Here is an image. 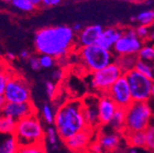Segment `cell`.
Returning a JSON list of instances; mask_svg holds the SVG:
<instances>
[{
    "label": "cell",
    "instance_id": "cell-1",
    "mask_svg": "<svg viewBox=\"0 0 154 153\" xmlns=\"http://www.w3.org/2000/svg\"><path fill=\"white\" fill-rule=\"evenodd\" d=\"M76 34L69 26H53L38 29L34 36V47L41 55L52 58L66 57L76 46Z\"/></svg>",
    "mask_w": 154,
    "mask_h": 153
},
{
    "label": "cell",
    "instance_id": "cell-2",
    "mask_svg": "<svg viewBox=\"0 0 154 153\" xmlns=\"http://www.w3.org/2000/svg\"><path fill=\"white\" fill-rule=\"evenodd\" d=\"M53 124L58 136L63 142L76 133L87 128L82 100L73 99L62 105L55 113Z\"/></svg>",
    "mask_w": 154,
    "mask_h": 153
},
{
    "label": "cell",
    "instance_id": "cell-3",
    "mask_svg": "<svg viewBox=\"0 0 154 153\" xmlns=\"http://www.w3.org/2000/svg\"><path fill=\"white\" fill-rule=\"evenodd\" d=\"M125 130L123 134L143 132L154 122L152 108L149 103L133 102L125 109Z\"/></svg>",
    "mask_w": 154,
    "mask_h": 153
},
{
    "label": "cell",
    "instance_id": "cell-4",
    "mask_svg": "<svg viewBox=\"0 0 154 153\" xmlns=\"http://www.w3.org/2000/svg\"><path fill=\"white\" fill-rule=\"evenodd\" d=\"M14 136L19 147L45 142V131L37 114L17 121Z\"/></svg>",
    "mask_w": 154,
    "mask_h": 153
},
{
    "label": "cell",
    "instance_id": "cell-5",
    "mask_svg": "<svg viewBox=\"0 0 154 153\" xmlns=\"http://www.w3.org/2000/svg\"><path fill=\"white\" fill-rule=\"evenodd\" d=\"M79 58L82 65L90 72H95L115 62V55L112 51L106 50L98 45H92L78 49Z\"/></svg>",
    "mask_w": 154,
    "mask_h": 153
},
{
    "label": "cell",
    "instance_id": "cell-6",
    "mask_svg": "<svg viewBox=\"0 0 154 153\" xmlns=\"http://www.w3.org/2000/svg\"><path fill=\"white\" fill-rule=\"evenodd\" d=\"M133 102L149 103L151 100L152 81L143 74L132 70L125 74Z\"/></svg>",
    "mask_w": 154,
    "mask_h": 153
},
{
    "label": "cell",
    "instance_id": "cell-7",
    "mask_svg": "<svg viewBox=\"0 0 154 153\" xmlns=\"http://www.w3.org/2000/svg\"><path fill=\"white\" fill-rule=\"evenodd\" d=\"M122 75V71L119 65L114 62L104 69L93 72L91 75L90 84L95 92H97L100 94H104L107 93L109 88Z\"/></svg>",
    "mask_w": 154,
    "mask_h": 153
},
{
    "label": "cell",
    "instance_id": "cell-8",
    "mask_svg": "<svg viewBox=\"0 0 154 153\" xmlns=\"http://www.w3.org/2000/svg\"><path fill=\"white\" fill-rule=\"evenodd\" d=\"M4 97L7 103L31 102V92L27 80L22 76L14 73L7 84Z\"/></svg>",
    "mask_w": 154,
    "mask_h": 153
},
{
    "label": "cell",
    "instance_id": "cell-9",
    "mask_svg": "<svg viewBox=\"0 0 154 153\" xmlns=\"http://www.w3.org/2000/svg\"><path fill=\"white\" fill-rule=\"evenodd\" d=\"M144 41L137 36L136 31L132 28L123 29V34L115 44L112 52L115 57L119 56H137L142 48Z\"/></svg>",
    "mask_w": 154,
    "mask_h": 153
},
{
    "label": "cell",
    "instance_id": "cell-10",
    "mask_svg": "<svg viewBox=\"0 0 154 153\" xmlns=\"http://www.w3.org/2000/svg\"><path fill=\"white\" fill-rule=\"evenodd\" d=\"M106 94L119 108L126 109L133 103L129 85L125 74L116 81V83L109 88Z\"/></svg>",
    "mask_w": 154,
    "mask_h": 153
},
{
    "label": "cell",
    "instance_id": "cell-11",
    "mask_svg": "<svg viewBox=\"0 0 154 153\" xmlns=\"http://www.w3.org/2000/svg\"><path fill=\"white\" fill-rule=\"evenodd\" d=\"M95 133L94 128L87 127L83 131L76 133L72 137L64 141L66 147L73 153H88V148L92 144L94 135Z\"/></svg>",
    "mask_w": 154,
    "mask_h": 153
},
{
    "label": "cell",
    "instance_id": "cell-12",
    "mask_svg": "<svg viewBox=\"0 0 154 153\" xmlns=\"http://www.w3.org/2000/svg\"><path fill=\"white\" fill-rule=\"evenodd\" d=\"M4 116L15 121H19L31 115L37 114L36 107L31 102L28 103H7L1 112Z\"/></svg>",
    "mask_w": 154,
    "mask_h": 153
},
{
    "label": "cell",
    "instance_id": "cell-13",
    "mask_svg": "<svg viewBox=\"0 0 154 153\" xmlns=\"http://www.w3.org/2000/svg\"><path fill=\"white\" fill-rule=\"evenodd\" d=\"M98 99L96 95H87L83 102V114L88 127L96 129L99 127L98 121Z\"/></svg>",
    "mask_w": 154,
    "mask_h": 153
},
{
    "label": "cell",
    "instance_id": "cell-14",
    "mask_svg": "<svg viewBox=\"0 0 154 153\" xmlns=\"http://www.w3.org/2000/svg\"><path fill=\"white\" fill-rule=\"evenodd\" d=\"M103 29V27L97 24L86 26L85 28H84L81 32L76 34V48L81 49L96 44Z\"/></svg>",
    "mask_w": 154,
    "mask_h": 153
},
{
    "label": "cell",
    "instance_id": "cell-15",
    "mask_svg": "<svg viewBox=\"0 0 154 153\" xmlns=\"http://www.w3.org/2000/svg\"><path fill=\"white\" fill-rule=\"evenodd\" d=\"M119 107L106 93L101 94L98 99V121L99 127L110 124L114 114Z\"/></svg>",
    "mask_w": 154,
    "mask_h": 153
},
{
    "label": "cell",
    "instance_id": "cell-16",
    "mask_svg": "<svg viewBox=\"0 0 154 153\" xmlns=\"http://www.w3.org/2000/svg\"><path fill=\"white\" fill-rule=\"evenodd\" d=\"M123 34V29L119 27H109L104 29L101 35L99 36L96 45L99 47L112 51L115 44L120 39Z\"/></svg>",
    "mask_w": 154,
    "mask_h": 153
},
{
    "label": "cell",
    "instance_id": "cell-17",
    "mask_svg": "<svg viewBox=\"0 0 154 153\" xmlns=\"http://www.w3.org/2000/svg\"><path fill=\"white\" fill-rule=\"evenodd\" d=\"M122 134L118 132H101L97 136V140L105 151H114L119 147Z\"/></svg>",
    "mask_w": 154,
    "mask_h": 153
},
{
    "label": "cell",
    "instance_id": "cell-18",
    "mask_svg": "<svg viewBox=\"0 0 154 153\" xmlns=\"http://www.w3.org/2000/svg\"><path fill=\"white\" fill-rule=\"evenodd\" d=\"M0 153H17L19 145L13 135H0Z\"/></svg>",
    "mask_w": 154,
    "mask_h": 153
},
{
    "label": "cell",
    "instance_id": "cell-19",
    "mask_svg": "<svg viewBox=\"0 0 154 153\" xmlns=\"http://www.w3.org/2000/svg\"><path fill=\"white\" fill-rule=\"evenodd\" d=\"M125 119H126V111L123 108H118L114 117L110 122V127L113 131L120 133L123 135L125 130Z\"/></svg>",
    "mask_w": 154,
    "mask_h": 153
},
{
    "label": "cell",
    "instance_id": "cell-20",
    "mask_svg": "<svg viewBox=\"0 0 154 153\" xmlns=\"http://www.w3.org/2000/svg\"><path fill=\"white\" fill-rule=\"evenodd\" d=\"M138 61V57L135 55L130 56H119L115 58V63L119 65L123 74L128 73V72L134 70L135 64Z\"/></svg>",
    "mask_w": 154,
    "mask_h": 153
},
{
    "label": "cell",
    "instance_id": "cell-21",
    "mask_svg": "<svg viewBox=\"0 0 154 153\" xmlns=\"http://www.w3.org/2000/svg\"><path fill=\"white\" fill-rule=\"evenodd\" d=\"M123 138H125L128 146L133 148H145V133L143 132H133L123 134Z\"/></svg>",
    "mask_w": 154,
    "mask_h": 153
},
{
    "label": "cell",
    "instance_id": "cell-22",
    "mask_svg": "<svg viewBox=\"0 0 154 153\" xmlns=\"http://www.w3.org/2000/svg\"><path fill=\"white\" fill-rule=\"evenodd\" d=\"M137 57L139 60L154 64V43L149 41H145Z\"/></svg>",
    "mask_w": 154,
    "mask_h": 153
},
{
    "label": "cell",
    "instance_id": "cell-23",
    "mask_svg": "<svg viewBox=\"0 0 154 153\" xmlns=\"http://www.w3.org/2000/svg\"><path fill=\"white\" fill-rule=\"evenodd\" d=\"M17 121L0 114V135H13Z\"/></svg>",
    "mask_w": 154,
    "mask_h": 153
},
{
    "label": "cell",
    "instance_id": "cell-24",
    "mask_svg": "<svg viewBox=\"0 0 154 153\" xmlns=\"http://www.w3.org/2000/svg\"><path fill=\"white\" fill-rule=\"evenodd\" d=\"M134 70L143 74L146 77H149V79L154 80V64L138 59L136 64H135Z\"/></svg>",
    "mask_w": 154,
    "mask_h": 153
},
{
    "label": "cell",
    "instance_id": "cell-25",
    "mask_svg": "<svg viewBox=\"0 0 154 153\" xmlns=\"http://www.w3.org/2000/svg\"><path fill=\"white\" fill-rule=\"evenodd\" d=\"M137 22L140 23V25L151 27L154 25V10L148 9L140 12L136 16Z\"/></svg>",
    "mask_w": 154,
    "mask_h": 153
},
{
    "label": "cell",
    "instance_id": "cell-26",
    "mask_svg": "<svg viewBox=\"0 0 154 153\" xmlns=\"http://www.w3.org/2000/svg\"><path fill=\"white\" fill-rule=\"evenodd\" d=\"M17 153H47L44 143L31 144L27 146H20Z\"/></svg>",
    "mask_w": 154,
    "mask_h": 153
},
{
    "label": "cell",
    "instance_id": "cell-27",
    "mask_svg": "<svg viewBox=\"0 0 154 153\" xmlns=\"http://www.w3.org/2000/svg\"><path fill=\"white\" fill-rule=\"evenodd\" d=\"M12 6L22 12H32L36 9V6H34L29 0H13L11 2Z\"/></svg>",
    "mask_w": 154,
    "mask_h": 153
},
{
    "label": "cell",
    "instance_id": "cell-28",
    "mask_svg": "<svg viewBox=\"0 0 154 153\" xmlns=\"http://www.w3.org/2000/svg\"><path fill=\"white\" fill-rule=\"evenodd\" d=\"M145 133V148L154 153V122L152 124H150L147 129L144 131Z\"/></svg>",
    "mask_w": 154,
    "mask_h": 153
},
{
    "label": "cell",
    "instance_id": "cell-29",
    "mask_svg": "<svg viewBox=\"0 0 154 153\" xmlns=\"http://www.w3.org/2000/svg\"><path fill=\"white\" fill-rule=\"evenodd\" d=\"M14 73L15 72L9 69L0 72V96H4L7 84Z\"/></svg>",
    "mask_w": 154,
    "mask_h": 153
},
{
    "label": "cell",
    "instance_id": "cell-30",
    "mask_svg": "<svg viewBox=\"0 0 154 153\" xmlns=\"http://www.w3.org/2000/svg\"><path fill=\"white\" fill-rule=\"evenodd\" d=\"M42 118L44 121L48 125H51L54 123V118H55V114L53 113L52 107L49 105H44L42 109Z\"/></svg>",
    "mask_w": 154,
    "mask_h": 153
},
{
    "label": "cell",
    "instance_id": "cell-31",
    "mask_svg": "<svg viewBox=\"0 0 154 153\" xmlns=\"http://www.w3.org/2000/svg\"><path fill=\"white\" fill-rule=\"evenodd\" d=\"M135 31H136V34L140 39L145 42V41H149L151 29H150V27H148V26L140 25L135 29Z\"/></svg>",
    "mask_w": 154,
    "mask_h": 153
},
{
    "label": "cell",
    "instance_id": "cell-32",
    "mask_svg": "<svg viewBox=\"0 0 154 153\" xmlns=\"http://www.w3.org/2000/svg\"><path fill=\"white\" fill-rule=\"evenodd\" d=\"M45 138L47 139L48 142L51 146L56 145L58 139H59V136H58V133L54 127H51V126L48 127V128L45 131Z\"/></svg>",
    "mask_w": 154,
    "mask_h": 153
},
{
    "label": "cell",
    "instance_id": "cell-33",
    "mask_svg": "<svg viewBox=\"0 0 154 153\" xmlns=\"http://www.w3.org/2000/svg\"><path fill=\"white\" fill-rule=\"evenodd\" d=\"M38 61H40L41 67L44 69H50L53 67L55 63V59L49 55H41L38 57Z\"/></svg>",
    "mask_w": 154,
    "mask_h": 153
},
{
    "label": "cell",
    "instance_id": "cell-34",
    "mask_svg": "<svg viewBox=\"0 0 154 153\" xmlns=\"http://www.w3.org/2000/svg\"><path fill=\"white\" fill-rule=\"evenodd\" d=\"M45 88H46V93L50 99H53L56 95V85L53 82L48 81L45 84Z\"/></svg>",
    "mask_w": 154,
    "mask_h": 153
},
{
    "label": "cell",
    "instance_id": "cell-35",
    "mask_svg": "<svg viewBox=\"0 0 154 153\" xmlns=\"http://www.w3.org/2000/svg\"><path fill=\"white\" fill-rule=\"evenodd\" d=\"M103 151L104 149L97 140L93 141L88 148V153H103Z\"/></svg>",
    "mask_w": 154,
    "mask_h": 153
},
{
    "label": "cell",
    "instance_id": "cell-36",
    "mask_svg": "<svg viewBox=\"0 0 154 153\" xmlns=\"http://www.w3.org/2000/svg\"><path fill=\"white\" fill-rule=\"evenodd\" d=\"M29 63L30 68L33 71H38L42 68L41 64H40V61H38V57H32L31 56L29 60Z\"/></svg>",
    "mask_w": 154,
    "mask_h": 153
},
{
    "label": "cell",
    "instance_id": "cell-37",
    "mask_svg": "<svg viewBox=\"0 0 154 153\" xmlns=\"http://www.w3.org/2000/svg\"><path fill=\"white\" fill-rule=\"evenodd\" d=\"M63 72L61 70V69H57V70H54L52 72V74H51V78L54 82H59L63 79Z\"/></svg>",
    "mask_w": 154,
    "mask_h": 153
},
{
    "label": "cell",
    "instance_id": "cell-38",
    "mask_svg": "<svg viewBox=\"0 0 154 153\" xmlns=\"http://www.w3.org/2000/svg\"><path fill=\"white\" fill-rule=\"evenodd\" d=\"M63 0H42V5L46 8L55 7L62 3Z\"/></svg>",
    "mask_w": 154,
    "mask_h": 153
},
{
    "label": "cell",
    "instance_id": "cell-39",
    "mask_svg": "<svg viewBox=\"0 0 154 153\" xmlns=\"http://www.w3.org/2000/svg\"><path fill=\"white\" fill-rule=\"evenodd\" d=\"M72 31L75 33V34H78L79 32H81L82 31V29H84V27H83V25L81 24V23H79V22H76V23H74L72 27Z\"/></svg>",
    "mask_w": 154,
    "mask_h": 153
},
{
    "label": "cell",
    "instance_id": "cell-40",
    "mask_svg": "<svg viewBox=\"0 0 154 153\" xmlns=\"http://www.w3.org/2000/svg\"><path fill=\"white\" fill-rule=\"evenodd\" d=\"M8 69L9 68H8V64L7 63V62L4 61L3 59H0V72H2Z\"/></svg>",
    "mask_w": 154,
    "mask_h": 153
},
{
    "label": "cell",
    "instance_id": "cell-41",
    "mask_svg": "<svg viewBox=\"0 0 154 153\" xmlns=\"http://www.w3.org/2000/svg\"><path fill=\"white\" fill-rule=\"evenodd\" d=\"M20 57H21V58H22L23 60H29V58L31 57V55H30V53H29V50H23L20 52Z\"/></svg>",
    "mask_w": 154,
    "mask_h": 153
},
{
    "label": "cell",
    "instance_id": "cell-42",
    "mask_svg": "<svg viewBox=\"0 0 154 153\" xmlns=\"http://www.w3.org/2000/svg\"><path fill=\"white\" fill-rule=\"evenodd\" d=\"M15 59H16V55H15L14 53H12V52H8V53L6 54V60H7L8 62H13V61H15Z\"/></svg>",
    "mask_w": 154,
    "mask_h": 153
},
{
    "label": "cell",
    "instance_id": "cell-43",
    "mask_svg": "<svg viewBox=\"0 0 154 153\" xmlns=\"http://www.w3.org/2000/svg\"><path fill=\"white\" fill-rule=\"evenodd\" d=\"M6 104H7V101H6L5 97L4 96H0V114H1V112H2V110H3Z\"/></svg>",
    "mask_w": 154,
    "mask_h": 153
},
{
    "label": "cell",
    "instance_id": "cell-44",
    "mask_svg": "<svg viewBox=\"0 0 154 153\" xmlns=\"http://www.w3.org/2000/svg\"><path fill=\"white\" fill-rule=\"evenodd\" d=\"M154 27V25H153ZM151 29V31H150V35H149V41H151L152 43H154V29H152V27H150Z\"/></svg>",
    "mask_w": 154,
    "mask_h": 153
},
{
    "label": "cell",
    "instance_id": "cell-45",
    "mask_svg": "<svg viewBox=\"0 0 154 153\" xmlns=\"http://www.w3.org/2000/svg\"><path fill=\"white\" fill-rule=\"evenodd\" d=\"M29 1L36 7H38L42 5V0H29Z\"/></svg>",
    "mask_w": 154,
    "mask_h": 153
},
{
    "label": "cell",
    "instance_id": "cell-46",
    "mask_svg": "<svg viewBox=\"0 0 154 153\" xmlns=\"http://www.w3.org/2000/svg\"><path fill=\"white\" fill-rule=\"evenodd\" d=\"M125 1L132 2V3H145L146 0H125Z\"/></svg>",
    "mask_w": 154,
    "mask_h": 153
},
{
    "label": "cell",
    "instance_id": "cell-47",
    "mask_svg": "<svg viewBox=\"0 0 154 153\" xmlns=\"http://www.w3.org/2000/svg\"><path fill=\"white\" fill-rule=\"evenodd\" d=\"M151 99L154 100V80L152 81V87H151Z\"/></svg>",
    "mask_w": 154,
    "mask_h": 153
},
{
    "label": "cell",
    "instance_id": "cell-48",
    "mask_svg": "<svg viewBox=\"0 0 154 153\" xmlns=\"http://www.w3.org/2000/svg\"><path fill=\"white\" fill-rule=\"evenodd\" d=\"M130 20H131L132 22H137V20H136V16H135V17H130Z\"/></svg>",
    "mask_w": 154,
    "mask_h": 153
},
{
    "label": "cell",
    "instance_id": "cell-49",
    "mask_svg": "<svg viewBox=\"0 0 154 153\" xmlns=\"http://www.w3.org/2000/svg\"><path fill=\"white\" fill-rule=\"evenodd\" d=\"M145 4H146V5H150V4H151V0H146V1H145Z\"/></svg>",
    "mask_w": 154,
    "mask_h": 153
},
{
    "label": "cell",
    "instance_id": "cell-50",
    "mask_svg": "<svg viewBox=\"0 0 154 153\" xmlns=\"http://www.w3.org/2000/svg\"><path fill=\"white\" fill-rule=\"evenodd\" d=\"M153 102H154V100H153ZM149 105H150V104H149ZM150 106H151V108H152V113H153V118H154V106L150 105Z\"/></svg>",
    "mask_w": 154,
    "mask_h": 153
},
{
    "label": "cell",
    "instance_id": "cell-51",
    "mask_svg": "<svg viewBox=\"0 0 154 153\" xmlns=\"http://www.w3.org/2000/svg\"><path fill=\"white\" fill-rule=\"evenodd\" d=\"M1 1H3V2H12L13 0H1Z\"/></svg>",
    "mask_w": 154,
    "mask_h": 153
},
{
    "label": "cell",
    "instance_id": "cell-52",
    "mask_svg": "<svg viewBox=\"0 0 154 153\" xmlns=\"http://www.w3.org/2000/svg\"><path fill=\"white\" fill-rule=\"evenodd\" d=\"M130 153H136V150H135V149H131L130 150Z\"/></svg>",
    "mask_w": 154,
    "mask_h": 153
}]
</instances>
